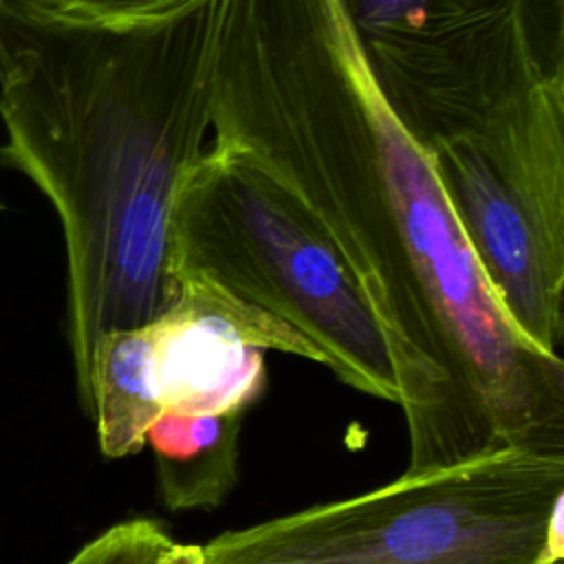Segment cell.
I'll return each mask as SVG.
<instances>
[{"instance_id": "obj_1", "label": "cell", "mask_w": 564, "mask_h": 564, "mask_svg": "<svg viewBox=\"0 0 564 564\" xmlns=\"http://www.w3.org/2000/svg\"><path fill=\"white\" fill-rule=\"evenodd\" d=\"M209 141L267 174L364 291L392 355L405 471L564 456V361L500 306L339 0H223Z\"/></svg>"}, {"instance_id": "obj_2", "label": "cell", "mask_w": 564, "mask_h": 564, "mask_svg": "<svg viewBox=\"0 0 564 564\" xmlns=\"http://www.w3.org/2000/svg\"><path fill=\"white\" fill-rule=\"evenodd\" d=\"M223 0L110 26L0 2V163L57 212L77 392L95 341L178 297L167 225L183 174L214 123Z\"/></svg>"}, {"instance_id": "obj_3", "label": "cell", "mask_w": 564, "mask_h": 564, "mask_svg": "<svg viewBox=\"0 0 564 564\" xmlns=\"http://www.w3.org/2000/svg\"><path fill=\"white\" fill-rule=\"evenodd\" d=\"M562 44L538 0H423L357 37L474 249L564 245Z\"/></svg>"}, {"instance_id": "obj_4", "label": "cell", "mask_w": 564, "mask_h": 564, "mask_svg": "<svg viewBox=\"0 0 564 564\" xmlns=\"http://www.w3.org/2000/svg\"><path fill=\"white\" fill-rule=\"evenodd\" d=\"M200 564H564V456L502 449L216 535Z\"/></svg>"}, {"instance_id": "obj_5", "label": "cell", "mask_w": 564, "mask_h": 564, "mask_svg": "<svg viewBox=\"0 0 564 564\" xmlns=\"http://www.w3.org/2000/svg\"><path fill=\"white\" fill-rule=\"evenodd\" d=\"M167 273L258 308L313 346L319 364L399 403L386 333L326 236L236 150L207 141L167 225Z\"/></svg>"}, {"instance_id": "obj_6", "label": "cell", "mask_w": 564, "mask_h": 564, "mask_svg": "<svg viewBox=\"0 0 564 564\" xmlns=\"http://www.w3.org/2000/svg\"><path fill=\"white\" fill-rule=\"evenodd\" d=\"M145 328L163 412L181 416L245 414L267 386V350L319 364L282 322L196 282L178 284V297Z\"/></svg>"}, {"instance_id": "obj_7", "label": "cell", "mask_w": 564, "mask_h": 564, "mask_svg": "<svg viewBox=\"0 0 564 564\" xmlns=\"http://www.w3.org/2000/svg\"><path fill=\"white\" fill-rule=\"evenodd\" d=\"M77 397L97 425L106 458H123L145 445L148 430L163 414L145 324L106 333L95 341Z\"/></svg>"}, {"instance_id": "obj_8", "label": "cell", "mask_w": 564, "mask_h": 564, "mask_svg": "<svg viewBox=\"0 0 564 564\" xmlns=\"http://www.w3.org/2000/svg\"><path fill=\"white\" fill-rule=\"evenodd\" d=\"M242 414L181 416L163 412L145 443L156 456V487L172 511L216 507L238 476Z\"/></svg>"}, {"instance_id": "obj_9", "label": "cell", "mask_w": 564, "mask_h": 564, "mask_svg": "<svg viewBox=\"0 0 564 564\" xmlns=\"http://www.w3.org/2000/svg\"><path fill=\"white\" fill-rule=\"evenodd\" d=\"M42 9L82 22L128 26L183 13L205 0H33Z\"/></svg>"}, {"instance_id": "obj_10", "label": "cell", "mask_w": 564, "mask_h": 564, "mask_svg": "<svg viewBox=\"0 0 564 564\" xmlns=\"http://www.w3.org/2000/svg\"><path fill=\"white\" fill-rule=\"evenodd\" d=\"M159 564H200V544H181L172 540Z\"/></svg>"}, {"instance_id": "obj_11", "label": "cell", "mask_w": 564, "mask_h": 564, "mask_svg": "<svg viewBox=\"0 0 564 564\" xmlns=\"http://www.w3.org/2000/svg\"><path fill=\"white\" fill-rule=\"evenodd\" d=\"M540 2H542L544 11H546L551 18H555L557 22H562V18H564V13H562L564 0H540Z\"/></svg>"}, {"instance_id": "obj_12", "label": "cell", "mask_w": 564, "mask_h": 564, "mask_svg": "<svg viewBox=\"0 0 564 564\" xmlns=\"http://www.w3.org/2000/svg\"><path fill=\"white\" fill-rule=\"evenodd\" d=\"M0 2H2V0H0Z\"/></svg>"}]
</instances>
